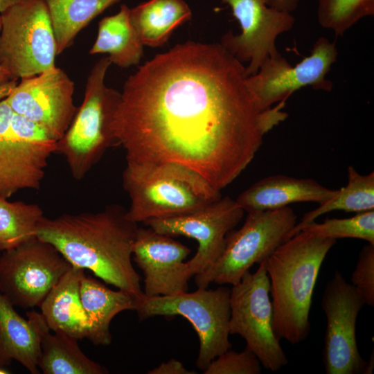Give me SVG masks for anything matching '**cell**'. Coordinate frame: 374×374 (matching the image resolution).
I'll return each mask as SVG.
<instances>
[{
	"instance_id": "obj_35",
	"label": "cell",
	"mask_w": 374,
	"mask_h": 374,
	"mask_svg": "<svg viewBox=\"0 0 374 374\" xmlns=\"http://www.w3.org/2000/svg\"><path fill=\"white\" fill-rule=\"evenodd\" d=\"M23 0H0V13H3Z\"/></svg>"
},
{
	"instance_id": "obj_9",
	"label": "cell",
	"mask_w": 374,
	"mask_h": 374,
	"mask_svg": "<svg viewBox=\"0 0 374 374\" xmlns=\"http://www.w3.org/2000/svg\"><path fill=\"white\" fill-rule=\"evenodd\" d=\"M56 142L35 123L14 113L6 98L0 100V197L39 189Z\"/></svg>"
},
{
	"instance_id": "obj_26",
	"label": "cell",
	"mask_w": 374,
	"mask_h": 374,
	"mask_svg": "<svg viewBox=\"0 0 374 374\" xmlns=\"http://www.w3.org/2000/svg\"><path fill=\"white\" fill-rule=\"evenodd\" d=\"M374 210V172L360 175L354 167H348V183L332 198L319 204L314 210L303 215L290 232L288 239L297 233L304 225L319 216L334 211L362 213Z\"/></svg>"
},
{
	"instance_id": "obj_24",
	"label": "cell",
	"mask_w": 374,
	"mask_h": 374,
	"mask_svg": "<svg viewBox=\"0 0 374 374\" xmlns=\"http://www.w3.org/2000/svg\"><path fill=\"white\" fill-rule=\"evenodd\" d=\"M47 328L41 335L38 367L44 374H105L108 370L89 359L80 348L78 339L50 333Z\"/></svg>"
},
{
	"instance_id": "obj_8",
	"label": "cell",
	"mask_w": 374,
	"mask_h": 374,
	"mask_svg": "<svg viewBox=\"0 0 374 374\" xmlns=\"http://www.w3.org/2000/svg\"><path fill=\"white\" fill-rule=\"evenodd\" d=\"M0 15V65L10 80L55 66L56 42L44 0H23Z\"/></svg>"
},
{
	"instance_id": "obj_36",
	"label": "cell",
	"mask_w": 374,
	"mask_h": 374,
	"mask_svg": "<svg viewBox=\"0 0 374 374\" xmlns=\"http://www.w3.org/2000/svg\"><path fill=\"white\" fill-rule=\"evenodd\" d=\"M1 28V17L0 15V30ZM10 80V76L6 71L0 65V84Z\"/></svg>"
},
{
	"instance_id": "obj_29",
	"label": "cell",
	"mask_w": 374,
	"mask_h": 374,
	"mask_svg": "<svg viewBox=\"0 0 374 374\" xmlns=\"http://www.w3.org/2000/svg\"><path fill=\"white\" fill-rule=\"evenodd\" d=\"M301 230L317 235L337 238H358L374 244V210L357 213L347 218H327L321 223L314 221L303 226Z\"/></svg>"
},
{
	"instance_id": "obj_19",
	"label": "cell",
	"mask_w": 374,
	"mask_h": 374,
	"mask_svg": "<svg viewBox=\"0 0 374 374\" xmlns=\"http://www.w3.org/2000/svg\"><path fill=\"white\" fill-rule=\"evenodd\" d=\"M337 192L312 179L278 175L256 181L241 193L235 201L244 212L249 213L279 208L296 202L321 204L334 197Z\"/></svg>"
},
{
	"instance_id": "obj_18",
	"label": "cell",
	"mask_w": 374,
	"mask_h": 374,
	"mask_svg": "<svg viewBox=\"0 0 374 374\" xmlns=\"http://www.w3.org/2000/svg\"><path fill=\"white\" fill-rule=\"evenodd\" d=\"M26 316L27 319L19 315L0 292V367L16 360L38 374L41 335L48 327L41 313L30 311Z\"/></svg>"
},
{
	"instance_id": "obj_13",
	"label": "cell",
	"mask_w": 374,
	"mask_h": 374,
	"mask_svg": "<svg viewBox=\"0 0 374 374\" xmlns=\"http://www.w3.org/2000/svg\"><path fill=\"white\" fill-rule=\"evenodd\" d=\"M364 301L355 287L335 271L321 299L326 318L323 364L327 374L364 373L367 362L356 340V323Z\"/></svg>"
},
{
	"instance_id": "obj_25",
	"label": "cell",
	"mask_w": 374,
	"mask_h": 374,
	"mask_svg": "<svg viewBox=\"0 0 374 374\" xmlns=\"http://www.w3.org/2000/svg\"><path fill=\"white\" fill-rule=\"evenodd\" d=\"M55 38L57 55L69 47L78 33L120 0H44Z\"/></svg>"
},
{
	"instance_id": "obj_11",
	"label": "cell",
	"mask_w": 374,
	"mask_h": 374,
	"mask_svg": "<svg viewBox=\"0 0 374 374\" xmlns=\"http://www.w3.org/2000/svg\"><path fill=\"white\" fill-rule=\"evenodd\" d=\"M0 256V292L15 306L41 305L72 265L51 244L35 238Z\"/></svg>"
},
{
	"instance_id": "obj_28",
	"label": "cell",
	"mask_w": 374,
	"mask_h": 374,
	"mask_svg": "<svg viewBox=\"0 0 374 374\" xmlns=\"http://www.w3.org/2000/svg\"><path fill=\"white\" fill-rule=\"evenodd\" d=\"M373 14L374 0H319L318 21L337 36H342L358 21Z\"/></svg>"
},
{
	"instance_id": "obj_22",
	"label": "cell",
	"mask_w": 374,
	"mask_h": 374,
	"mask_svg": "<svg viewBox=\"0 0 374 374\" xmlns=\"http://www.w3.org/2000/svg\"><path fill=\"white\" fill-rule=\"evenodd\" d=\"M129 16L143 45L155 48L166 43L192 12L184 0H149L130 8Z\"/></svg>"
},
{
	"instance_id": "obj_10",
	"label": "cell",
	"mask_w": 374,
	"mask_h": 374,
	"mask_svg": "<svg viewBox=\"0 0 374 374\" xmlns=\"http://www.w3.org/2000/svg\"><path fill=\"white\" fill-rule=\"evenodd\" d=\"M230 335H238L246 348L258 358L261 365L276 372L288 359L273 329V308L265 262L257 270L247 272L230 289Z\"/></svg>"
},
{
	"instance_id": "obj_14",
	"label": "cell",
	"mask_w": 374,
	"mask_h": 374,
	"mask_svg": "<svg viewBox=\"0 0 374 374\" xmlns=\"http://www.w3.org/2000/svg\"><path fill=\"white\" fill-rule=\"evenodd\" d=\"M74 82L60 68L20 79L6 98L14 113L35 123L58 141L69 128L77 108Z\"/></svg>"
},
{
	"instance_id": "obj_20",
	"label": "cell",
	"mask_w": 374,
	"mask_h": 374,
	"mask_svg": "<svg viewBox=\"0 0 374 374\" xmlns=\"http://www.w3.org/2000/svg\"><path fill=\"white\" fill-rule=\"evenodd\" d=\"M84 270L72 266L39 305L50 330L78 340L87 338L89 331V322L80 294Z\"/></svg>"
},
{
	"instance_id": "obj_34",
	"label": "cell",
	"mask_w": 374,
	"mask_h": 374,
	"mask_svg": "<svg viewBox=\"0 0 374 374\" xmlns=\"http://www.w3.org/2000/svg\"><path fill=\"white\" fill-rule=\"evenodd\" d=\"M17 84V80H10L0 84V100L8 97Z\"/></svg>"
},
{
	"instance_id": "obj_12",
	"label": "cell",
	"mask_w": 374,
	"mask_h": 374,
	"mask_svg": "<svg viewBox=\"0 0 374 374\" xmlns=\"http://www.w3.org/2000/svg\"><path fill=\"white\" fill-rule=\"evenodd\" d=\"M337 55L335 42L320 37L314 42L310 55L294 66L280 53L267 58L256 74L247 77L248 89L262 111L307 86L330 91L333 84L326 75L337 61Z\"/></svg>"
},
{
	"instance_id": "obj_30",
	"label": "cell",
	"mask_w": 374,
	"mask_h": 374,
	"mask_svg": "<svg viewBox=\"0 0 374 374\" xmlns=\"http://www.w3.org/2000/svg\"><path fill=\"white\" fill-rule=\"evenodd\" d=\"M261 366L249 348L240 353L229 349L212 360L203 371L204 374H259Z\"/></svg>"
},
{
	"instance_id": "obj_17",
	"label": "cell",
	"mask_w": 374,
	"mask_h": 374,
	"mask_svg": "<svg viewBox=\"0 0 374 374\" xmlns=\"http://www.w3.org/2000/svg\"><path fill=\"white\" fill-rule=\"evenodd\" d=\"M190 253L188 247L172 236L150 226L138 227L132 255L144 274L143 295L169 296L188 291L193 276L184 260Z\"/></svg>"
},
{
	"instance_id": "obj_15",
	"label": "cell",
	"mask_w": 374,
	"mask_h": 374,
	"mask_svg": "<svg viewBox=\"0 0 374 374\" xmlns=\"http://www.w3.org/2000/svg\"><path fill=\"white\" fill-rule=\"evenodd\" d=\"M244 213L235 199L226 196L196 211L150 220L144 224L163 234L172 237L183 235L197 241V251L187 261L194 276L209 267L220 257L227 234L238 224Z\"/></svg>"
},
{
	"instance_id": "obj_21",
	"label": "cell",
	"mask_w": 374,
	"mask_h": 374,
	"mask_svg": "<svg viewBox=\"0 0 374 374\" xmlns=\"http://www.w3.org/2000/svg\"><path fill=\"white\" fill-rule=\"evenodd\" d=\"M80 294L89 322L87 338L95 345H109L112 319L123 311L134 310L136 299L123 290H111L85 274L80 280Z\"/></svg>"
},
{
	"instance_id": "obj_32",
	"label": "cell",
	"mask_w": 374,
	"mask_h": 374,
	"mask_svg": "<svg viewBox=\"0 0 374 374\" xmlns=\"http://www.w3.org/2000/svg\"><path fill=\"white\" fill-rule=\"evenodd\" d=\"M148 374H195L194 371L188 370L184 364L175 359L163 362L148 372Z\"/></svg>"
},
{
	"instance_id": "obj_37",
	"label": "cell",
	"mask_w": 374,
	"mask_h": 374,
	"mask_svg": "<svg viewBox=\"0 0 374 374\" xmlns=\"http://www.w3.org/2000/svg\"><path fill=\"white\" fill-rule=\"evenodd\" d=\"M9 373L10 372L5 368L0 367V374H6Z\"/></svg>"
},
{
	"instance_id": "obj_31",
	"label": "cell",
	"mask_w": 374,
	"mask_h": 374,
	"mask_svg": "<svg viewBox=\"0 0 374 374\" xmlns=\"http://www.w3.org/2000/svg\"><path fill=\"white\" fill-rule=\"evenodd\" d=\"M350 283L362 296L365 305H374V244L362 249Z\"/></svg>"
},
{
	"instance_id": "obj_16",
	"label": "cell",
	"mask_w": 374,
	"mask_h": 374,
	"mask_svg": "<svg viewBox=\"0 0 374 374\" xmlns=\"http://www.w3.org/2000/svg\"><path fill=\"white\" fill-rule=\"evenodd\" d=\"M221 1L231 8L241 33H226L220 44L240 62H249L245 67L247 76L254 75L267 58L279 53L276 38L293 28L294 17L268 6L269 0Z\"/></svg>"
},
{
	"instance_id": "obj_5",
	"label": "cell",
	"mask_w": 374,
	"mask_h": 374,
	"mask_svg": "<svg viewBox=\"0 0 374 374\" xmlns=\"http://www.w3.org/2000/svg\"><path fill=\"white\" fill-rule=\"evenodd\" d=\"M112 64L107 57L91 69L84 98L69 128L56 142V152L64 156L73 177L81 180L110 147L118 145L112 123L121 93L105 82Z\"/></svg>"
},
{
	"instance_id": "obj_23",
	"label": "cell",
	"mask_w": 374,
	"mask_h": 374,
	"mask_svg": "<svg viewBox=\"0 0 374 374\" xmlns=\"http://www.w3.org/2000/svg\"><path fill=\"white\" fill-rule=\"evenodd\" d=\"M129 14L130 8L123 4L116 14L100 21L90 54L107 53L112 64L122 68L139 63L144 46L130 22Z\"/></svg>"
},
{
	"instance_id": "obj_4",
	"label": "cell",
	"mask_w": 374,
	"mask_h": 374,
	"mask_svg": "<svg viewBox=\"0 0 374 374\" xmlns=\"http://www.w3.org/2000/svg\"><path fill=\"white\" fill-rule=\"evenodd\" d=\"M127 215L136 223L182 215L221 198V191L190 168L172 162L126 161Z\"/></svg>"
},
{
	"instance_id": "obj_27",
	"label": "cell",
	"mask_w": 374,
	"mask_h": 374,
	"mask_svg": "<svg viewBox=\"0 0 374 374\" xmlns=\"http://www.w3.org/2000/svg\"><path fill=\"white\" fill-rule=\"evenodd\" d=\"M44 216L37 204L9 202L0 197V251L36 238L38 223Z\"/></svg>"
},
{
	"instance_id": "obj_3",
	"label": "cell",
	"mask_w": 374,
	"mask_h": 374,
	"mask_svg": "<svg viewBox=\"0 0 374 374\" xmlns=\"http://www.w3.org/2000/svg\"><path fill=\"white\" fill-rule=\"evenodd\" d=\"M336 240L301 230L265 260L276 337L295 345L310 332L312 295L322 263Z\"/></svg>"
},
{
	"instance_id": "obj_6",
	"label": "cell",
	"mask_w": 374,
	"mask_h": 374,
	"mask_svg": "<svg viewBox=\"0 0 374 374\" xmlns=\"http://www.w3.org/2000/svg\"><path fill=\"white\" fill-rule=\"evenodd\" d=\"M296 220V213L288 206L247 213L243 225L227 234L220 257L194 276L197 287L238 283L254 264L265 260L288 239Z\"/></svg>"
},
{
	"instance_id": "obj_2",
	"label": "cell",
	"mask_w": 374,
	"mask_h": 374,
	"mask_svg": "<svg viewBox=\"0 0 374 374\" xmlns=\"http://www.w3.org/2000/svg\"><path fill=\"white\" fill-rule=\"evenodd\" d=\"M138 227L127 217V209L112 204L98 212L44 216L37 238L53 245L72 266L91 271L137 299L143 294L132 263Z\"/></svg>"
},
{
	"instance_id": "obj_1",
	"label": "cell",
	"mask_w": 374,
	"mask_h": 374,
	"mask_svg": "<svg viewBox=\"0 0 374 374\" xmlns=\"http://www.w3.org/2000/svg\"><path fill=\"white\" fill-rule=\"evenodd\" d=\"M247 77L220 44L186 42L146 62L125 81L112 123L126 161L179 163L221 191L288 116L283 103L260 110Z\"/></svg>"
},
{
	"instance_id": "obj_7",
	"label": "cell",
	"mask_w": 374,
	"mask_h": 374,
	"mask_svg": "<svg viewBox=\"0 0 374 374\" xmlns=\"http://www.w3.org/2000/svg\"><path fill=\"white\" fill-rule=\"evenodd\" d=\"M230 291L197 287L193 292L135 299L134 311L140 319L156 316H181L195 329L199 341L197 366L204 371L210 362L231 347L229 339Z\"/></svg>"
},
{
	"instance_id": "obj_33",
	"label": "cell",
	"mask_w": 374,
	"mask_h": 374,
	"mask_svg": "<svg viewBox=\"0 0 374 374\" xmlns=\"http://www.w3.org/2000/svg\"><path fill=\"white\" fill-rule=\"evenodd\" d=\"M299 0H269L268 6L278 10L291 13L296 10Z\"/></svg>"
}]
</instances>
